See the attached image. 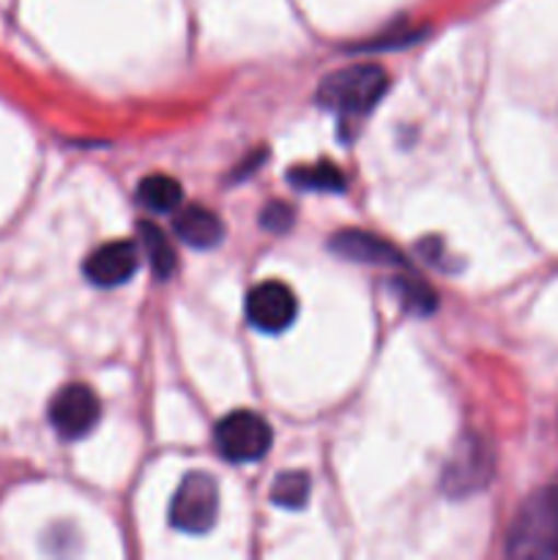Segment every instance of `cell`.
<instances>
[{
  "instance_id": "cell-1",
  "label": "cell",
  "mask_w": 558,
  "mask_h": 560,
  "mask_svg": "<svg viewBox=\"0 0 558 560\" xmlns=\"http://www.w3.org/2000/svg\"><path fill=\"white\" fill-rule=\"evenodd\" d=\"M388 88V74L377 63H353L334 71L317 88V104L339 118H361L372 113Z\"/></svg>"
},
{
  "instance_id": "cell-2",
  "label": "cell",
  "mask_w": 558,
  "mask_h": 560,
  "mask_svg": "<svg viewBox=\"0 0 558 560\" xmlns=\"http://www.w3.org/2000/svg\"><path fill=\"white\" fill-rule=\"evenodd\" d=\"M512 558H547L558 552V485L545 487L523 503L509 528Z\"/></svg>"
},
{
  "instance_id": "cell-3",
  "label": "cell",
  "mask_w": 558,
  "mask_h": 560,
  "mask_svg": "<svg viewBox=\"0 0 558 560\" xmlns=\"http://www.w3.org/2000/svg\"><path fill=\"white\" fill-rule=\"evenodd\" d=\"M213 443L228 463H257L268 454L274 443L271 424L252 410L228 413L213 427Z\"/></svg>"
},
{
  "instance_id": "cell-4",
  "label": "cell",
  "mask_w": 558,
  "mask_h": 560,
  "mask_svg": "<svg viewBox=\"0 0 558 560\" xmlns=\"http://www.w3.org/2000/svg\"><path fill=\"white\" fill-rule=\"evenodd\" d=\"M492 470H496V457H492V448L487 446L485 438L465 435L454 446L452 457L443 468L441 490L449 498L476 495V492L490 485Z\"/></svg>"
},
{
  "instance_id": "cell-5",
  "label": "cell",
  "mask_w": 558,
  "mask_h": 560,
  "mask_svg": "<svg viewBox=\"0 0 558 560\" xmlns=\"http://www.w3.org/2000/svg\"><path fill=\"white\" fill-rule=\"evenodd\" d=\"M219 514V487L208 474H189L170 503V525L181 534L202 536Z\"/></svg>"
},
{
  "instance_id": "cell-6",
  "label": "cell",
  "mask_w": 558,
  "mask_h": 560,
  "mask_svg": "<svg viewBox=\"0 0 558 560\" xmlns=\"http://www.w3.org/2000/svg\"><path fill=\"white\" fill-rule=\"evenodd\" d=\"M98 421H102V402L85 383L63 386L49 402V424L66 441H80L91 435Z\"/></svg>"
},
{
  "instance_id": "cell-7",
  "label": "cell",
  "mask_w": 558,
  "mask_h": 560,
  "mask_svg": "<svg viewBox=\"0 0 558 560\" xmlns=\"http://www.w3.org/2000/svg\"><path fill=\"white\" fill-rule=\"evenodd\" d=\"M299 315V299L284 282L268 279L246 295V320L263 334H282Z\"/></svg>"
},
{
  "instance_id": "cell-8",
  "label": "cell",
  "mask_w": 558,
  "mask_h": 560,
  "mask_svg": "<svg viewBox=\"0 0 558 560\" xmlns=\"http://www.w3.org/2000/svg\"><path fill=\"white\" fill-rule=\"evenodd\" d=\"M140 268V249L131 241H109L88 255L82 273L96 288H118L126 284Z\"/></svg>"
},
{
  "instance_id": "cell-9",
  "label": "cell",
  "mask_w": 558,
  "mask_h": 560,
  "mask_svg": "<svg viewBox=\"0 0 558 560\" xmlns=\"http://www.w3.org/2000/svg\"><path fill=\"white\" fill-rule=\"evenodd\" d=\"M328 249L337 257L353 262H367V266H392V268H408L403 252L392 244V241L381 238L367 230H339L332 241Z\"/></svg>"
},
{
  "instance_id": "cell-10",
  "label": "cell",
  "mask_w": 558,
  "mask_h": 560,
  "mask_svg": "<svg viewBox=\"0 0 558 560\" xmlns=\"http://www.w3.org/2000/svg\"><path fill=\"white\" fill-rule=\"evenodd\" d=\"M173 233L191 249H213L224 238V222L206 206H184L173 217Z\"/></svg>"
},
{
  "instance_id": "cell-11",
  "label": "cell",
  "mask_w": 558,
  "mask_h": 560,
  "mask_svg": "<svg viewBox=\"0 0 558 560\" xmlns=\"http://www.w3.org/2000/svg\"><path fill=\"white\" fill-rule=\"evenodd\" d=\"M137 200H140L142 208L153 213H175L184 202V189L175 178L170 175H148V178L140 180L137 186Z\"/></svg>"
},
{
  "instance_id": "cell-12",
  "label": "cell",
  "mask_w": 558,
  "mask_h": 560,
  "mask_svg": "<svg viewBox=\"0 0 558 560\" xmlns=\"http://www.w3.org/2000/svg\"><path fill=\"white\" fill-rule=\"evenodd\" d=\"M392 293L397 295V301L403 304V310L408 315L416 317H430L438 310V295L430 284L425 282L416 273H399L392 279Z\"/></svg>"
},
{
  "instance_id": "cell-13",
  "label": "cell",
  "mask_w": 558,
  "mask_h": 560,
  "mask_svg": "<svg viewBox=\"0 0 558 560\" xmlns=\"http://www.w3.org/2000/svg\"><path fill=\"white\" fill-rule=\"evenodd\" d=\"M140 230V241H142V249L148 255V266H151L153 277L156 279H170L178 268V260H175V252L170 246V238L151 222H140L137 224Z\"/></svg>"
},
{
  "instance_id": "cell-14",
  "label": "cell",
  "mask_w": 558,
  "mask_h": 560,
  "mask_svg": "<svg viewBox=\"0 0 558 560\" xmlns=\"http://www.w3.org/2000/svg\"><path fill=\"white\" fill-rule=\"evenodd\" d=\"M288 180L301 191H332V195L345 191V175L339 173L332 162H317L310 164V167H293L288 173Z\"/></svg>"
},
{
  "instance_id": "cell-15",
  "label": "cell",
  "mask_w": 558,
  "mask_h": 560,
  "mask_svg": "<svg viewBox=\"0 0 558 560\" xmlns=\"http://www.w3.org/2000/svg\"><path fill=\"white\" fill-rule=\"evenodd\" d=\"M312 492V479L304 470H284L274 479L271 485V503L274 506H282L295 512V509H304L310 501Z\"/></svg>"
},
{
  "instance_id": "cell-16",
  "label": "cell",
  "mask_w": 558,
  "mask_h": 560,
  "mask_svg": "<svg viewBox=\"0 0 558 560\" xmlns=\"http://www.w3.org/2000/svg\"><path fill=\"white\" fill-rule=\"evenodd\" d=\"M260 224L268 230V233H288L295 224V211L288 202H268L260 213Z\"/></svg>"
}]
</instances>
